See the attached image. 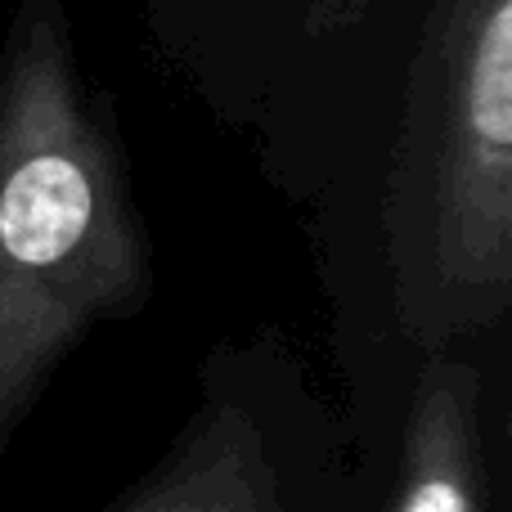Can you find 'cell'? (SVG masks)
Masks as SVG:
<instances>
[{
    "label": "cell",
    "instance_id": "cell-1",
    "mask_svg": "<svg viewBox=\"0 0 512 512\" xmlns=\"http://www.w3.org/2000/svg\"><path fill=\"white\" fill-rule=\"evenodd\" d=\"M149 288L113 149L41 23L0 86V463L63 355Z\"/></svg>",
    "mask_w": 512,
    "mask_h": 512
},
{
    "label": "cell",
    "instance_id": "cell-2",
    "mask_svg": "<svg viewBox=\"0 0 512 512\" xmlns=\"http://www.w3.org/2000/svg\"><path fill=\"white\" fill-rule=\"evenodd\" d=\"M512 283V0H468L441 117V189L391 252L396 360L477 342ZM391 360V364H396Z\"/></svg>",
    "mask_w": 512,
    "mask_h": 512
},
{
    "label": "cell",
    "instance_id": "cell-3",
    "mask_svg": "<svg viewBox=\"0 0 512 512\" xmlns=\"http://www.w3.org/2000/svg\"><path fill=\"white\" fill-rule=\"evenodd\" d=\"M355 477L342 423L283 355L225 351L158 463L104 512H337Z\"/></svg>",
    "mask_w": 512,
    "mask_h": 512
},
{
    "label": "cell",
    "instance_id": "cell-4",
    "mask_svg": "<svg viewBox=\"0 0 512 512\" xmlns=\"http://www.w3.org/2000/svg\"><path fill=\"white\" fill-rule=\"evenodd\" d=\"M508 396L477 342L391 364L342 423L355 512H512Z\"/></svg>",
    "mask_w": 512,
    "mask_h": 512
},
{
    "label": "cell",
    "instance_id": "cell-5",
    "mask_svg": "<svg viewBox=\"0 0 512 512\" xmlns=\"http://www.w3.org/2000/svg\"><path fill=\"white\" fill-rule=\"evenodd\" d=\"M337 512H355V495H351V504H342V508H337Z\"/></svg>",
    "mask_w": 512,
    "mask_h": 512
}]
</instances>
